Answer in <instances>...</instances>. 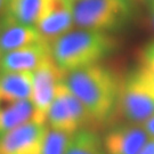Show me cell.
<instances>
[{"label":"cell","mask_w":154,"mask_h":154,"mask_svg":"<svg viewBox=\"0 0 154 154\" xmlns=\"http://www.w3.org/2000/svg\"><path fill=\"white\" fill-rule=\"evenodd\" d=\"M121 79L112 69L97 63L65 72L63 82L99 127L114 122Z\"/></svg>","instance_id":"obj_1"},{"label":"cell","mask_w":154,"mask_h":154,"mask_svg":"<svg viewBox=\"0 0 154 154\" xmlns=\"http://www.w3.org/2000/svg\"><path fill=\"white\" fill-rule=\"evenodd\" d=\"M119 47L112 33L79 29L69 31L50 44V53L62 71L97 64Z\"/></svg>","instance_id":"obj_2"},{"label":"cell","mask_w":154,"mask_h":154,"mask_svg":"<svg viewBox=\"0 0 154 154\" xmlns=\"http://www.w3.org/2000/svg\"><path fill=\"white\" fill-rule=\"evenodd\" d=\"M154 116V81L136 66L121 79L114 121L118 118L129 123H144Z\"/></svg>","instance_id":"obj_3"},{"label":"cell","mask_w":154,"mask_h":154,"mask_svg":"<svg viewBox=\"0 0 154 154\" xmlns=\"http://www.w3.org/2000/svg\"><path fill=\"white\" fill-rule=\"evenodd\" d=\"M132 17L130 0H74L73 21L80 29L113 33Z\"/></svg>","instance_id":"obj_4"},{"label":"cell","mask_w":154,"mask_h":154,"mask_svg":"<svg viewBox=\"0 0 154 154\" xmlns=\"http://www.w3.org/2000/svg\"><path fill=\"white\" fill-rule=\"evenodd\" d=\"M46 123L54 129L74 134L83 128L96 129L97 123L77 96L66 87L58 83L55 97L47 113Z\"/></svg>","instance_id":"obj_5"},{"label":"cell","mask_w":154,"mask_h":154,"mask_svg":"<svg viewBox=\"0 0 154 154\" xmlns=\"http://www.w3.org/2000/svg\"><path fill=\"white\" fill-rule=\"evenodd\" d=\"M64 72L57 66L51 54L48 55L32 73L31 100L35 106L39 121L46 123L47 113L55 97L56 88L63 81ZM47 125V123H46Z\"/></svg>","instance_id":"obj_6"},{"label":"cell","mask_w":154,"mask_h":154,"mask_svg":"<svg viewBox=\"0 0 154 154\" xmlns=\"http://www.w3.org/2000/svg\"><path fill=\"white\" fill-rule=\"evenodd\" d=\"M47 125L31 120L0 138V154H41Z\"/></svg>","instance_id":"obj_7"},{"label":"cell","mask_w":154,"mask_h":154,"mask_svg":"<svg viewBox=\"0 0 154 154\" xmlns=\"http://www.w3.org/2000/svg\"><path fill=\"white\" fill-rule=\"evenodd\" d=\"M74 0H49L44 15L35 24L44 41L51 44L54 40L69 32L73 21Z\"/></svg>","instance_id":"obj_8"},{"label":"cell","mask_w":154,"mask_h":154,"mask_svg":"<svg viewBox=\"0 0 154 154\" xmlns=\"http://www.w3.org/2000/svg\"><path fill=\"white\" fill-rule=\"evenodd\" d=\"M147 132L136 123H118L105 134L103 145L106 154H138L147 143Z\"/></svg>","instance_id":"obj_9"},{"label":"cell","mask_w":154,"mask_h":154,"mask_svg":"<svg viewBox=\"0 0 154 154\" xmlns=\"http://www.w3.org/2000/svg\"><path fill=\"white\" fill-rule=\"evenodd\" d=\"M50 54L46 41L7 51L0 56V72H31Z\"/></svg>","instance_id":"obj_10"},{"label":"cell","mask_w":154,"mask_h":154,"mask_svg":"<svg viewBox=\"0 0 154 154\" xmlns=\"http://www.w3.org/2000/svg\"><path fill=\"white\" fill-rule=\"evenodd\" d=\"M44 41L35 26L24 25L6 14L0 17V53L26 47Z\"/></svg>","instance_id":"obj_11"},{"label":"cell","mask_w":154,"mask_h":154,"mask_svg":"<svg viewBox=\"0 0 154 154\" xmlns=\"http://www.w3.org/2000/svg\"><path fill=\"white\" fill-rule=\"evenodd\" d=\"M31 120L40 122L31 99L0 102V138L16 127Z\"/></svg>","instance_id":"obj_12"},{"label":"cell","mask_w":154,"mask_h":154,"mask_svg":"<svg viewBox=\"0 0 154 154\" xmlns=\"http://www.w3.org/2000/svg\"><path fill=\"white\" fill-rule=\"evenodd\" d=\"M32 72H0V102L31 99Z\"/></svg>","instance_id":"obj_13"},{"label":"cell","mask_w":154,"mask_h":154,"mask_svg":"<svg viewBox=\"0 0 154 154\" xmlns=\"http://www.w3.org/2000/svg\"><path fill=\"white\" fill-rule=\"evenodd\" d=\"M49 0H9L5 14L14 21L33 26L44 15Z\"/></svg>","instance_id":"obj_14"},{"label":"cell","mask_w":154,"mask_h":154,"mask_svg":"<svg viewBox=\"0 0 154 154\" xmlns=\"http://www.w3.org/2000/svg\"><path fill=\"white\" fill-rule=\"evenodd\" d=\"M66 154H106L96 129L83 128L73 134Z\"/></svg>","instance_id":"obj_15"},{"label":"cell","mask_w":154,"mask_h":154,"mask_svg":"<svg viewBox=\"0 0 154 154\" xmlns=\"http://www.w3.org/2000/svg\"><path fill=\"white\" fill-rule=\"evenodd\" d=\"M73 134L47 128L45 134L41 154H66V151L70 146Z\"/></svg>","instance_id":"obj_16"},{"label":"cell","mask_w":154,"mask_h":154,"mask_svg":"<svg viewBox=\"0 0 154 154\" xmlns=\"http://www.w3.org/2000/svg\"><path fill=\"white\" fill-rule=\"evenodd\" d=\"M154 81V40H151L138 51V65Z\"/></svg>","instance_id":"obj_17"},{"label":"cell","mask_w":154,"mask_h":154,"mask_svg":"<svg viewBox=\"0 0 154 154\" xmlns=\"http://www.w3.org/2000/svg\"><path fill=\"white\" fill-rule=\"evenodd\" d=\"M143 128L145 129V131L147 132V135L154 138V116H151L149 120L143 123Z\"/></svg>","instance_id":"obj_18"},{"label":"cell","mask_w":154,"mask_h":154,"mask_svg":"<svg viewBox=\"0 0 154 154\" xmlns=\"http://www.w3.org/2000/svg\"><path fill=\"white\" fill-rule=\"evenodd\" d=\"M138 154H154V138L145 144Z\"/></svg>","instance_id":"obj_19"},{"label":"cell","mask_w":154,"mask_h":154,"mask_svg":"<svg viewBox=\"0 0 154 154\" xmlns=\"http://www.w3.org/2000/svg\"><path fill=\"white\" fill-rule=\"evenodd\" d=\"M149 21L152 24V28L154 29V1L149 4Z\"/></svg>","instance_id":"obj_20"},{"label":"cell","mask_w":154,"mask_h":154,"mask_svg":"<svg viewBox=\"0 0 154 154\" xmlns=\"http://www.w3.org/2000/svg\"><path fill=\"white\" fill-rule=\"evenodd\" d=\"M9 0H0V15H4Z\"/></svg>","instance_id":"obj_21"},{"label":"cell","mask_w":154,"mask_h":154,"mask_svg":"<svg viewBox=\"0 0 154 154\" xmlns=\"http://www.w3.org/2000/svg\"><path fill=\"white\" fill-rule=\"evenodd\" d=\"M136 1H139V2H146V4H151V2H153L154 0H136Z\"/></svg>","instance_id":"obj_22"},{"label":"cell","mask_w":154,"mask_h":154,"mask_svg":"<svg viewBox=\"0 0 154 154\" xmlns=\"http://www.w3.org/2000/svg\"><path fill=\"white\" fill-rule=\"evenodd\" d=\"M0 56H1V53H0Z\"/></svg>","instance_id":"obj_23"}]
</instances>
